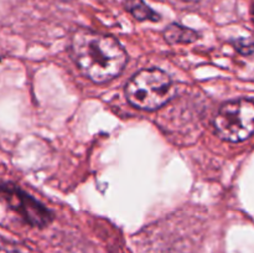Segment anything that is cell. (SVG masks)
<instances>
[{"instance_id":"obj_8","label":"cell","mask_w":254,"mask_h":253,"mask_svg":"<svg viewBox=\"0 0 254 253\" xmlns=\"http://www.w3.org/2000/svg\"><path fill=\"white\" fill-rule=\"evenodd\" d=\"M183 1H190V2H196V1H200V0H183Z\"/></svg>"},{"instance_id":"obj_1","label":"cell","mask_w":254,"mask_h":253,"mask_svg":"<svg viewBox=\"0 0 254 253\" xmlns=\"http://www.w3.org/2000/svg\"><path fill=\"white\" fill-rule=\"evenodd\" d=\"M69 51L83 76L106 83L123 72L128 56L114 37L79 29L71 37Z\"/></svg>"},{"instance_id":"obj_6","label":"cell","mask_w":254,"mask_h":253,"mask_svg":"<svg viewBox=\"0 0 254 253\" xmlns=\"http://www.w3.org/2000/svg\"><path fill=\"white\" fill-rule=\"evenodd\" d=\"M124 7L139 21H159L160 15L145 4L144 0H126Z\"/></svg>"},{"instance_id":"obj_3","label":"cell","mask_w":254,"mask_h":253,"mask_svg":"<svg viewBox=\"0 0 254 253\" xmlns=\"http://www.w3.org/2000/svg\"><path fill=\"white\" fill-rule=\"evenodd\" d=\"M215 129L230 143L247 140L254 133V102L242 98L223 104L215 118Z\"/></svg>"},{"instance_id":"obj_2","label":"cell","mask_w":254,"mask_h":253,"mask_svg":"<svg viewBox=\"0 0 254 253\" xmlns=\"http://www.w3.org/2000/svg\"><path fill=\"white\" fill-rule=\"evenodd\" d=\"M173 81L168 73L159 68L139 71L127 83L126 97L133 107L143 111L161 108L170 99Z\"/></svg>"},{"instance_id":"obj_4","label":"cell","mask_w":254,"mask_h":253,"mask_svg":"<svg viewBox=\"0 0 254 253\" xmlns=\"http://www.w3.org/2000/svg\"><path fill=\"white\" fill-rule=\"evenodd\" d=\"M2 197L30 225L45 226L52 220V213L42 203L12 184L2 186Z\"/></svg>"},{"instance_id":"obj_5","label":"cell","mask_w":254,"mask_h":253,"mask_svg":"<svg viewBox=\"0 0 254 253\" xmlns=\"http://www.w3.org/2000/svg\"><path fill=\"white\" fill-rule=\"evenodd\" d=\"M198 37H200V35L195 30L178 24V22L170 24L164 31V39L170 45L192 44L196 40H198Z\"/></svg>"},{"instance_id":"obj_7","label":"cell","mask_w":254,"mask_h":253,"mask_svg":"<svg viewBox=\"0 0 254 253\" xmlns=\"http://www.w3.org/2000/svg\"><path fill=\"white\" fill-rule=\"evenodd\" d=\"M236 49L243 55H250L254 51V42L250 41V40H245V39H240L236 41L235 44Z\"/></svg>"}]
</instances>
